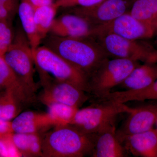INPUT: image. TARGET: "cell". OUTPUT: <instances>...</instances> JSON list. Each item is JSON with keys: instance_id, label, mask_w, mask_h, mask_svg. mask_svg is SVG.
I'll return each instance as SVG.
<instances>
[{"instance_id": "cell-1", "label": "cell", "mask_w": 157, "mask_h": 157, "mask_svg": "<svg viewBox=\"0 0 157 157\" xmlns=\"http://www.w3.org/2000/svg\"><path fill=\"white\" fill-rule=\"evenodd\" d=\"M42 43L84 73L88 78L104 61L109 58L93 37L68 38L49 33Z\"/></svg>"}, {"instance_id": "cell-2", "label": "cell", "mask_w": 157, "mask_h": 157, "mask_svg": "<svg viewBox=\"0 0 157 157\" xmlns=\"http://www.w3.org/2000/svg\"><path fill=\"white\" fill-rule=\"evenodd\" d=\"M95 134H86L70 125L56 126L42 136L44 157H82L92 154Z\"/></svg>"}, {"instance_id": "cell-3", "label": "cell", "mask_w": 157, "mask_h": 157, "mask_svg": "<svg viewBox=\"0 0 157 157\" xmlns=\"http://www.w3.org/2000/svg\"><path fill=\"white\" fill-rule=\"evenodd\" d=\"M139 65L127 59H107L89 77L87 94L94 100L107 95Z\"/></svg>"}, {"instance_id": "cell-4", "label": "cell", "mask_w": 157, "mask_h": 157, "mask_svg": "<svg viewBox=\"0 0 157 157\" xmlns=\"http://www.w3.org/2000/svg\"><path fill=\"white\" fill-rule=\"evenodd\" d=\"M32 52L38 72L59 81L72 83L87 94L88 78L84 73L45 45H40Z\"/></svg>"}, {"instance_id": "cell-5", "label": "cell", "mask_w": 157, "mask_h": 157, "mask_svg": "<svg viewBox=\"0 0 157 157\" xmlns=\"http://www.w3.org/2000/svg\"><path fill=\"white\" fill-rule=\"evenodd\" d=\"M96 104L78 109L70 125L86 134H96L106 127L115 124L116 118L121 113H128L132 108L126 104L111 102Z\"/></svg>"}, {"instance_id": "cell-6", "label": "cell", "mask_w": 157, "mask_h": 157, "mask_svg": "<svg viewBox=\"0 0 157 157\" xmlns=\"http://www.w3.org/2000/svg\"><path fill=\"white\" fill-rule=\"evenodd\" d=\"M3 58L24 84L35 94L37 86L34 78L35 63L32 48L22 27L14 32L13 42Z\"/></svg>"}, {"instance_id": "cell-7", "label": "cell", "mask_w": 157, "mask_h": 157, "mask_svg": "<svg viewBox=\"0 0 157 157\" xmlns=\"http://www.w3.org/2000/svg\"><path fill=\"white\" fill-rule=\"evenodd\" d=\"M108 57L144 63H157V51L139 40L124 39L114 34L95 37Z\"/></svg>"}, {"instance_id": "cell-8", "label": "cell", "mask_w": 157, "mask_h": 157, "mask_svg": "<svg viewBox=\"0 0 157 157\" xmlns=\"http://www.w3.org/2000/svg\"><path fill=\"white\" fill-rule=\"evenodd\" d=\"M38 72L43 88L39 99L46 106L60 103L78 108L90 98L84 90L72 83L59 81L45 73Z\"/></svg>"}, {"instance_id": "cell-9", "label": "cell", "mask_w": 157, "mask_h": 157, "mask_svg": "<svg viewBox=\"0 0 157 157\" xmlns=\"http://www.w3.org/2000/svg\"><path fill=\"white\" fill-rule=\"evenodd\" d=\"M156 29L136 19L128 12L109 22L94 27L93 37L111 34L124 39L139 40L151 38Z\"/></svg>"}, {"instance_id": "cell-10", "label": "cell", "mask_w": 157, "mask_h": 157, "mask_svg": "<svg viewBox=\"0 0 157 157\" xmlns=\"http://www.w3.org/2000/svg\"><path fill=\"white\" fill-rule=\"evenodd\" d=\"M135 0H104L89 7H75L69 13L83 17L93 26L107 23L129 12Z\"/></svg>"}, {"instance_id": "cell-11", "label": "cell", "mask_w": 157, "mask_h": 157, "mask_svg": "<svg viewBox=\"0 0 157 157\" xmlns=\"http://www.w3.org/2000/svg\"><path fill=\"white\" fill-rule=\"evenodd\" d=\"M119 130L117 131L121 142L128 136L146 132L153 128L157 119V104L132 108Z\"/></svg>"}, {"instance_id": "cell-12", "label": "cell", "mask_w": 157, "mask_h": 157, "mask_svg": "<svg viewBox=\"0 0 157 157\" xmlns=\"http://www.w3.org/2000/svg\"><path fill=\"white\" fill-rule=\"evenodd\" d=\"M94 28L83 17L68 12L55 19L49 33L68 38L93 37Z\"/></svg>"}, {"instance_id": "cell-13", "label": "cell", "mask_w": 157, "mask_h": 157, "mask_svg": "<svg viewBox=\"0 0 157 157\" xmlns=\"http://www.w3.org/2000/svg\"><path fill=\"white\" fill-rule=\"evenodd\" d=\"M127 153L123 144L118 137L115 124L108 126L96 133L92 157H126Z\"/></svg>"}, {"instance_id": "cell-14", "label": "cell", "mask_w": 157, "mask_h": 157, "mask_svg": "<svg viewBox=\"0 0 157 157\" xmlns=\"http://www.w3.org/2000/svg\"><path fill=\"white\" fill-rule=\"evenodd\" d=\"M11 126L14 133H40L48 128L56 126V124L48 113L26 111L14 118Z\"/></svg>"}, {"instance_id": "cell-15", "label": "cell", "mask_w": 157, "mask_h": 157, "mask_svg": "<svg viewBox=\"0 0 157 157\" xmlns=\"http://www.w3.org/2000/svg\"><path fill=\"white\" fill-rule=\"evenodd\" d=\"M127 151L135 156L157 157V130L152 128L146 132L126 137L122 140Z\"/></svg>"}, {"instance_id": "cell-16", "label": "cell", "mask_w": 157, "mask_h": 157, "mask_svg": "<svg viewBox=\"0 0 157 157\" xmlns=\"http://www.w3.org/2000/svg\"><path fill=\"white\" fill-rule=\"evenodd\" d=\"M0 86L5 90H11L21 103L25 105L35 101V94L24 84L14 71L0 56Z\"/></svg>"}, {"instance_id": "cell-17", "label": "cell", "mask_w": 157, "mask_h": 157, "mask_svg": "<svg viewBox=\"0 0 157 157\" xmlns=\"http://www.w3.org/2000/svg\"><path fill=\"white\" fill-rule=\"evenodd\" d=\"M157 79V65L144 63L134 69L120 86L124 90H140L148 87Z\"/></svg>"}, {"instance_id": "cell-18", "label": "cell", "mask_w": 157, "mask_h": 157, "mask_svg": "<svg viewBox=\"0 0 157 157\" xmlns=\"http://www.w3.org/2000/svg\"><path fill=\"white\" fill-rule=\"evenodd\" d=\"M17 13L21 27L28 39L32 50H34L40 46L42 40L36 28L34 9L29 0H20Z\"/></svg>"}, {"instance_id": "cell-19", "label": "cell", "mask_w": 157, "mask_h": 157, "mask_svg": "<svg viewBox=\"0 0 157 157\" xmlns=\"http://www.w3.org/2000/svg\"><path fill=\"white\" fill-rule=\"evenodd\" d=\"M14 145L24 157H43L40 133H13Z\"/></svg>"}, {"instance_id": "cell-20", "label": "cell", "mask_w": 157, "mask_h": 157, "mask_svg": "<svg viewBox=\"0 0 157 157\" xmlns=\"http://www.w3.org/2000/svg\"><path fill=\"white\" fill-rule=\"evenodd\" d=\"M128 13L141 22L157 28V0H135Z\"/></svg>"}, {"instance_id": "cell-21", "label": "cell", "mask_w": 157, "mask_h": 157, "mask_svg": "<svg viewBox=\"0 0 157 157\" xmlns=\"http://www.w3.org/2000/svg\"><path fill=\"white\" fill-rule=\"evenodd\" d=\"M59 8L55 3L34 10V19L38 33L42 40L50 32Z\"/></svg>"}, {"instance_id": "cell-22", "label": "cell", "mask_w": 157, "mask_h": 157, "mask_svg": "<svg viewBox=\"0 0 157 157\" xmlns=\"http://www.w3.org/2000/svg\"><path fill=\"white\" fill-rule=\"evenodd\" d=\"M21 104L13 92L4 90L0 93V118L12 121L19 114Z\"/></svg>"}, {"instance_id": "cell-23", "label": "cell", "mask_w": 157, "mask_h": 157, "mask_svg": "<svg viewBox=\"0 0 157 157\" xmlns=\"http://www.w3.org/2000/svg\"><path fill=\"white\" fill-rule=\"evenodd\" d=\"M47 106L48 113L56 126L70 124L78 109L77 107L60 103H53Z\"/></svg>"}, {"instance_id": "cell-24", "label": "cell", "mask_w": 157, "mask_h": 157, "mask_svg": "<svg viewBox=\"0 0 157 157\" xmlns=\"http://www.w3.org/2000/svg\"><path fill=\"white\" fill-rule=\"evenodd\" d=\"M12 19L0 18V56H4L12 44L14 36V31Z\"/></svg>"}, {"instance_id": "cell-25", "label": "cell", "mask_w": 157, "mask_h": 157, "mask_svg": "<svg viewBox=\"0 0 157 157\" xmlns=\"http://www.w3.org/2000/svg\"><path fill=\"white\" fill-rule=\"evenodd\" d=\"M12 133L0 136V157H22L12 140Z\"/></svg>"}, {"instance_id": "cell-26", "label": "cell", "mask_w": 157, "mask_h": 157, "mask_svg": "<svg viewBox=\"0 0 157 157\" xmlns=\"http://www.w3.org/2000/svg\"><path fill=\"white\" fill-rule=\"evenodd\" d=\"M133 97L136 101H157V79L148 87L134 91Z\"/></svg>"}, {"instance_id": "cell-27", "label": "cell", "mask_w": 157, "mask_h": 157, "mask_svg": "<svg viewBox=\"0 0 157 157\" xmlns=\"http://www.w3.org/2000/svg\"><path fill=\"white\" fill-rule=\"evenodd\" d=\"M0 3L14 16L17 12L19 0H0Z\"/></svg>"}, {"instance_id": "cell-28", "label": "cell", "mask_w": 157, "mask_h": 157, "mask_svg": "<svg viewBox=\"0 0 157 157\" xmlns=\"http://www.w3.org/2000/svg\"><path fill=\"white\" fill-rule=\"evenodd\" d=\"M14 133L11 126V121L5 120L0 118V136Z\"/></svg>"}, {"instance_id": "cell-29", "label": "cell", "mask_w": 157, "mask_h": 157, "mask_svg": "<svg viewBox=\"0 0 157 157\" xmlns=\"http://www.w3.org/2000/svg\"><path fill=\"white\" fill-rule=\"evenodd\" d=\"M77 0H57L55 4L59 8H71L75 7Z\"/></svg>"}, {"instance_id": "cell-30", "label": "cell", "mask_w": 157, "mask_h": 157, "mask_svg": "<svg viewBox=\"0 0 157 157\" xmlns=\"http://www.w3.org/2000/svg\"><path fill=\"white\" fill-rule=\"evenodd\" d=\"M29 1L34 10L39 7L49 6L54 3L53 0H29Z\"/></svg>"}, {"instance_id": "cell-31", "label": "cell", "mask_w": 157, "mask_h": 157, "mask_svg": "<svg viewBox=\"0 0 157 157\" xmlns=\"http://www.w3.org/2000/svg\"><path fill=\"white\" fill-rule=\"evenodd\" d=\"M104 1V0H77L75 7H89L96 5Z\"/></svg>"}, {"instance_id": "cell-32", "label": "cell", "mask_w": 157, "mask_h": 157, "mask_svg": "<svg viewBox=\"0 0 157 157\" xmlns=\"http://www.w3.org/2000/svg\"><path fill=\"white\" fill-rule=\"evenodd\" d=\"M14 16L0 3V18H9L13 19Z\"/></svg>"}, {"instance_id": "cell-33", "label": "cell", "mask_w": 157, "mask_h": 157, "mask_svg": "<svg viewBox=\"0 0 157 157\" xmlns=\"http://www.w3.org/2000/svg\"><path fill=\"white\" fill-rule=\"evenodd\" d=\"M5 89L1 86H0V93L2 92Z\"/></svg>"}, {"instance_id": "cell-34", "label": "cell", "mask_w": 157, "mask_h": 157, "mask_svg": "<svg viewBox=\"0 0 157 157\" xmlns=\"http://www.w3.org/2000/svg\"><path fill=\"white\" fill-rule=\"evenodd\" d=\"M155 125L156 127V129L157 130V119L156 121L155 124Z\"/></svg>"}]
</instances>
